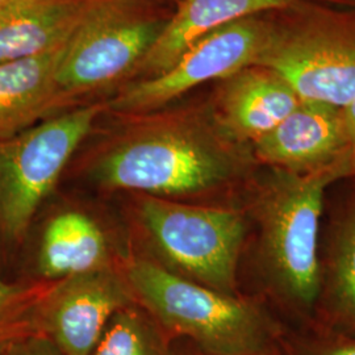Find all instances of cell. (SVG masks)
Listing matches in <instances>:
<instances>
[{
    "label": "cell",
    "mask_w": 355,
    "mask_h": 355,
    "mask_svg": "<svg viewBox=\"0 0 355 355\" xmlns=\"http://www.w3.org/2000/svg\"><path fill=\"white\" fill-rule=\"evenodd\" d=\"M236 170L234 154L211 129L171 114L129 124L99 153L89 174L107 190L170 199L214 190Z\"/></svg>",
    "instance_id": "6da1fadb"
},
{
    "label": "cell",
    "mask_w": 355,
    "mask_h": 355,
    "mask_svg": "<svg viewBox=\"0 0 355 355\" xmlns=\"http://www.w3.org/2000/svg\"><path fill=\"white\" fill-rule=\"evenodd\" d=\"M124 277L154 321L189 337L208 355H261L270 340L266 318L254 305L216 291L145 258H133Z\"/></svg>",
    "instance_id": "7a4b0ae2"
},
{
    "label": "cell",
    "mask_w": 355,
    "mask_h": 355,
    "mask_svg": "<svg viewBox=\"0 0 355 355\" xmlns=\"http://www.w3.org/2000/svg\"><path fill=\"white\" fill-rule=\"evenodd\" d=\"M346 167L313 174L277 170L261 193L258 215L262 254L280 291L296 304L309 306L320 291L318 227L325 190L349 175Z\"/></svg>",
    "instance_id": "3957f363"
},
{
    "label": "cell",
    "mask_w": 355,
    "mask_h": 355,
    "mask_svg": "<svg viewBox=\"0 0 355 355\" xmlns=\"http://www.w3.org/2000/svg\"><path fill=\"white\" fill-rule=\"evenodd\" d=\"M137 216L170 270L232 295L245 239L240 212L141 195Z\"/></svg>",
    "instance_id": "277c9868"
},
{
    "label": "cell",
    "mask_w": 355,
    "mask_h": 355,
    "mask_svg": "<svg viewBox=\"0 0 355 355\" xmlns=\"http://www.w3.org/2000/svg\"><path fill=\"white\" fill-rule=\"evenodd\" d=\"M104 108L103 104L76 108L0 140V234L4 239L26 237L40 205Z\"/></svg>",
    "instance_id": "5b68a950"
},
{
    "label": "cell",
    "mask_w": 355,
    "mask_h": 355,
    "mask_svg": "<svg viewBox=\"0 0 355 355\" xmlns=\"http://www.w3.org/2000/svg\"><path fill=\"white\" fill-rule=\"evenodd\" d=\"M166 21L132 0H101L67 41L57 71L62 104L136 70Z\"/></svg>",
    "instance_id": "8992f818"
},
{
    "label": "cell",
    "mask_w": 355,
    "mask_h": 355,
    "mask_svg": "<svg viewBox=\"0 0 355 355\" xmlns=\"http://www.w3.org/2000/svg\"><path fill=\"white\" fill-rule=\"evenodd\" d=\"M272 26L255 16L221 26L191 45L167 70L128 86L108 103L121 114H152L187 91L254 66Z\"/></svg>",
    "instance_id": "52a82bcc"
},
{
    "label": "cell",
    "mask_w": 355,
    "mask_h": 355,
    "mask_svg": "<svg viewBox=\"0 0 355 355\" xmlns=\"http://www.w3.org/2000/svg\"><path fill=\"white\" fill-rule=\"evenodd\" d=\"M254 66L278 74L302 102L343 110L355 98V29L324 23L271 28Z\"/></svg>",
    "instance_id": "ba28073f"
},
{
    "label": "cell",
    "mask_w": 355,
    "mask_h": 355,
    "mask_svg": "<svg viewBox=\"0 0 355 355\" xmlns=\"http://www.w3.org/2000/svg\"><path fill=\"white\" fill-rule=\"evenodd\" d=\"M114 266L54 282L40 308L38 331L62 355H91L114 315L133 304Z\"/></svg>",
    "instance_id": "9c48e42d"
},
{
    "label": "cell",
    "mask_w": 355,
    "mask_h": 355,
    "mask_svg": "<svg viewBox=\"0 0 355 355\" xmlns=\"http://www.w3.org/2000/svg\"><path fill=\"white\" fill-rule=\"evenodd\" d=\"M255 157L277 170L313 174L346 167L347 140L338 108L302 102L280 124L254 142Z\"/></svg>",
    "instance_id": "30bf717a"
},
{
    "label": "cell",
    "mask_w": 355,
    "mask_h": 355,
    "mask_svg": "<svg viewBox=\"0 0 355 355\" xmlns=\"http://www.w3.org/2000/svg\"><path fill=\"white\" fill-rule=\"evenodd\" d=\"M224 80L217 120L230 140L254 144L302 103L286 80L266 67L250 66Z\"/></svg>",
    "instance_id": "8fae6325"
},
{
    "label": "cell",
    "mask_w": 355,
    "mask_h": 355,
    "mask_svg": "<svg viewBox=\"0 0 355 355\" xmlns=\"http://www.w3.org/2000/svg\"><path fill=\"white\" fill-rule=\"evenodd\" d=\"M101 0H8L0 7V64L66 42Z\"/></svg>",
    "instance_id": "7c38bea8"
},
{
    "label": "cell",
    "mask_w": 355,
    "mask_h": 355,
    "mask_svg": "<svg viewBox=\"0 0 355 355\" xmlns=\"http://www.w3.org/2000/svg\"><path fill=\"white\" fill-rule=\"evenodd\" d=\"M67 41L36 57L0 64V140L35 127L64 105L57 71Z\"/></svg>",
    "instance_id": "4fadbf2b"
},
{
    "label": "cell",
    "mask_w": 355,
    "mask_h": 355,
    "mask_svg": "<svg viewBox=\"0 0 355 355\" xmlns=\"http://www.w3.org/2000/svg\"><path fill=\"white\" fill-rule=\"evenodd\" d=\"M293 0H182L136 71L145 78L167 70L198 40L257 13L282 10Z\"/></svg>",
    "instance_id": "5bb4252c"
},
{
    "label": "cell",
    "mask_w": 355,
    "mask_h": 355,
    "mask_svg": "<svg viewBox=\"0 0 355 355\" xmlns=\"http://www.w3.org/2000/svg\"><path fill=\"white\" fill-rule=\"evenodd\" d=\"M112 266L107 239L89 216L66 211L54 216L42 233L38 270L48 282Z\"/></svg>",
    "instance_id": "9a60e30c"
},
{
    "label": "cell",
    "mask_w": 355,
    "mask_h": 355,
    "mask_svg": "<svg viewBox=\"0 0 355 355\" xmlns=\"http://www.w3.org/2000/svg\"><path fill=\"white\" fill-rule=\"evenodd\" d=\"M54 282L12 284L0 279V355L15 343L40 336L38 318Z\"/></svg>",
    "instance_id": "2e32d148"
},
{
    "label": "cell",
    "mask_w": 355,
    "mask_h": 355,
    "mask_svg": "<svg viewBox=\"0 0 355 355\" xmlns=\"http://www.w3.org/2000/svg\"><path fill=\"white\" fill-rule=\"evenodd\" d=\"M91 355H168L152 316L135 305L119 311Z\"/></svg>",
    "instance_id": "e0dca14e"
},
{
    "label": "cell",
    "mask_w": 355,
    "mask_h": 355,
    "mask_svg": "<svg viewBox=\"0 0 355 355\" xmlns=\"http://www.w3.org/2000/svg\"><path fill=\"white\" fill-rule=\"evenodd\" d=\"M330 278L333 302L338 315L355 327V208L337 230Z\"/></svg>",
    "instance_id": "ac0fdd59"
},
{
    "label": "cell",
    "mask_w": 355,
    "mask_h": 355,
    "mask_svg": "<svg viewBox=\"0 0 355 355\" xmlns=\"http://www.w3.org/2000/svg\"><path fill=\"white\" fill-rule=\"evenodd\" d=\"M3 355H62L44 336H33L15 343Z\"/></svg>",
    "instance_id": "d6986e66"
},
{
    "label": "cell",
    "mask_w": 355,
    "mask_h": 355,
    "mask_svg": "<svg viewBox=\"0 0 355 355\" xmlns=\"http://www.w3.org/2000/svg\"><path fill=\"white\" fill-rule=\"evenodd\" d=\"M341 112L347 140V159L352 171L355 173V98L347 105L343 107Z\"/></svg>",
    "instance_id": "ffe728a7"
},
{
    "label": "cell",
    "mask_w": 355,
    "mask_h": 355,
    "mask_svg": "<svg viewBox=\"0 0 355 355\" xmlns=\"http://www.w3.org/2000/svg\"><path fill=\"white\" fill-rule=\"evenodd\" d=\"M320 355H355V343L334 345Z\"/></svg>",
    "instance_id": "44dd1931"
},
{
    "label": "cell",
    "mask_w": 355,
    "mask_h": 355,
    "mask_svg": "<svg viewBox=\"0 0 355 355\" xmlns=\"http://www.w3.org/2000/svg\"><path fill=\"white\" fill-rule=\"evenodd\" d=\"M8 0H0V7H3Z\"/></svg>",
    "instance_id": "7402d4cb"
}]
</instances>
